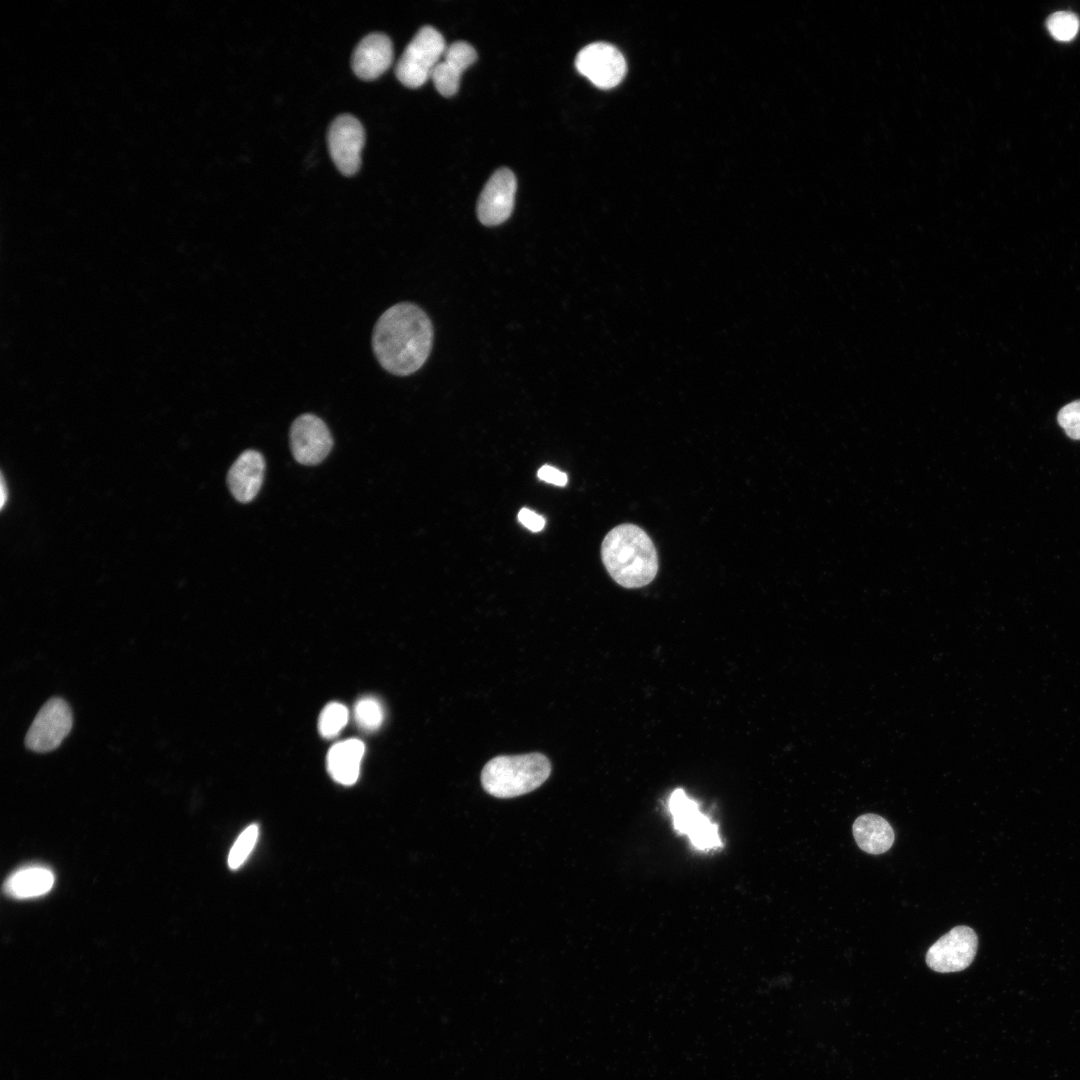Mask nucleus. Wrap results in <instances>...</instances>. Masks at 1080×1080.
Returning <instances> with one entry per match:
<instances>
[{
    "label": "nucleus",
    "mask_w": 1080,
    "mask_h": 1080,
    "mask_svg": "<svg viewBox=\"0 0 1080 1080\" xmlns=\"http://www.w3.org/2000/svg\"><path fill=\"white\" fill-rule=\"evenodd\" d=\"M433 328L428 315L412 303L389 307L377 320L372 348L379 364L389 373L407 376L419 370L429 357Z\"/></svg>",
    "instance_id": "obj_1"
},
{
    "label": "nucleus",
    "mask_w": 1080,
    "mask_h": 1080,
    "mask_svg": "<svg viewBox=\"0 0 1080 1080\" xmlns=\"http://www.w3.org/2000/svg\"><path fill=\"white\" fill-rule=\"evenodd\" d=\"M602 562L612 579L625 588H640L658 572L656 548L639 526L625 523L611 529L601 546Z\"/></svg>",
    "instance_id": "obj_2"
},
{
    "label": "nucleus",
    "mask_w": 1080,
    "mask_h": 1080,
    "mask_svg": "<svg viewBox=\"0 0 1080 1080\" xmlns=\"http://www.w3.org/2000/svg\"><path fill=\"white\" fill-rule=\"evenodd\" d=\"M550 772L548 758L540 753L498 756L484 766L481 782L488 794L497 798H513L538 788Z\"/></svg>",
    "instance_id": "obj_3"
},
{
    "label": "nucleus",
    "mask_w": 1080,
    "mask_h": 1080,
    "mask_svg": "<svg viewBox=\"0 0 1080 1080\" xmlns=\"http://www.w3.org/2000/svg\"><path fill=\"white\" fill-rule=\"evenodd\" d=\"M446 48L445 40L439 31L431 26L422 27L397 62L395 73L398 80L406 87L422 86L431 78Z\"/></svg>",
    "instance_id": "obj_4"
},
{
    "label": "nucleus",
    "mask_w": 1080,
    "mask_h": 1080,
    "mask_svg": "<svg viewBox=\"0 0 1080 1080\" xmlns=\"http://www.w3.org/2000/svg\"><path fill=\"white\" fill-rule=\"evenodd\" d=\"M73 716L69 704L60 697L48 700L37 713L25 737V745L34 752L56 749L70 733Z\"/></svg>",
    "instance_id": "obj_5"
},
{
    "label": "nucleus",
    "mask_w": 1080,
    "mask_h": 1080,
    "mask_svg": "<svg viewBox=\"0 0 1080 1080\" xmlns=\"http://www.w3.org/2000/svg\"><path fill=\"white\" fill-rule=\"evenodd\" d=\"M978 938L968 926H956L941 936L926 953L928 967L939 973L967 968L976 955Z\"/></svg>",
    "instance_id": "obj_6"
},
{
    "label": "nucleus",
    "mask_w": 1080,
    "mask_h": 1080,
    "mask_svg": "<svg viewBox=\"0 0 1080 1080\" xmlns=\"http://www.w3.org/2000/svg\"><path fill=\"white\" fill-rule=\"evenodd\" d=\"M575 66L581 75L601 89L617 86L627 71L622 53L605 42L591 43L582 48L576 56Z\"/></svg>",
    "instance_id": "obj_7"
},
{
    "label": "nucleus",
    "mask_w": 1080,
    "mask_h": 1080,
    "mask_svg": "<svg viewBox=\"0 0 1080 1080\" xmlns=\"http://www.w3.org/2000/svg\"><path fill=\"white\" fill-rule=\"evenodd\" d=\"M328 148L338 170L347 176L355 174L361 165V151L365 142L362 124L354 116H338L328 131Z\"/></svg>",
    "instance_id": "obj_8"
},
{
    "label": "nucleus",
    "mask_w": 1080,
    "mask_h": 1080,
    "mask_svg": "<svg viewBox=\"0 0 1080 1080\" xmlns=\"http://www.w3.org/2000/svg\"><path fill=\"white\" fill-rule=\"evenodd\" d=\"M290 447L297 462L316 465L331 451L333 438L321 418L306 413L297 417L291 425Z\"/></svg>",
    "instance_id": "obj_9"
},
{
    "label": "nucleus",
    "mask_w": 1080,
    "mask_h": 1080,
    "mask_svg": "<svg viewBox=\"0 0 1080 1080\" xmlns=\"http://www.w3.org/2000/svg\"><path fill=\"white\" fill-rule=\"evenodd\" d=\"M669 810L675 828L687 834L695 847L710 850L721 845L717 826L700 812L697 803L682 789H676L671 794Z\"/></svg>",
    "instance_id": "obj_10"
},
{
    "label": "nucleus",
    "mask_w": 1080,
    "mask_h": 1080,
    "mask_svg": "<svg viewBox=\"0 0 1080 1080\" xmlns=\"http://www.w3.org/2000/svg\"><path fill=\"white\" fill-rule=\"evenodd\" d=\"M517 180L508 168L495 171L484 188L477 202V217L485 226H496L505 222L511 215Z\"/></svg>",
    "instance_id": "obj_11"
},
{
    "label": "nucleus",
    "mask_w": 1080,
    "mask_h": 1080,
    "mask_svg": "<svg viewBox=\"0 0 1080 1080\" xmlns=\"http://www.w3.org/2000/svg\"><path fill=\"white\" fill-rule=\"evenodd\" d=\"M392 61L393 46L390 38L382 33H372L356 46L351 66L359 78L373 80L386 72Z\"/></svg>",
    "instance_id": "obj_12"
},
{
    "label": "nucleus",
    "mask_w": 1080,
    "mask_h": 1080,
    "mask_svg": "<svg viewBox=\"0 0 1080 1080\" xmlns=\"http://www.w3.org/2000/svg\"><path fill=\"white\" fill-rule=\"evenodd\" d=\"M476 59L477 53L469 43L457 41L449 45L431 75L437 91L446 97L454 95L458 91L462 73Z\"/></svg>",
    "instance_id": "obj_13"
},
{
    "label": "nucleus",
    "mask_w": 1080,
    "mask_h": 1080,
    "mask_svg": "<svg viewBox=\"0 0 1080 1080\" xmlns=\"http://www.w3.org/2000/svg\"><path fill=\"white\" fill-rule=\"evenodd\" d=\"M265 461L256 450H246L232 464L227 475L231 494L241 503L252 501L258 494L264 477Z\"/></svg>",
    "instance_id": "obj_14"
},
{
    "label": "nucleus",
    "mask_w": 1080,
    "mask_h": 1080,
    "mask_svg": "<svg viewBox=\"0 0 1080 1080\" xmlns=\"http://www.w3.org/2000/svg\"><path fill=\"white\" fill-rule=\"evenodd\" d=\"M857 845L866 853L879 855L888 851L894 843V830L888 821L877 814L859 816L852 826Z\"/></svg>",
    "instance_id": "obj_15"
},
{
    "label": "nucleus",
    "mask_w": 1080,
    "mask_h": 1080,
    "mask_svg": "<svg viewBox=\"0 0 1080 1080\" xmlns=\"http://www.w3.org/2000/svg\"><path fill=\"white\" fill-rule=\"evenodd\" d=\"M364 750L363 742L358 739H348L333 745L327 755V768L331 777L343 785L354 784L359 776Z\"/></svg>",
    "instance_id": "obj_16"
},
{
    "label": "nucleus",
    "mask_w": 1080,
    "mask_h": 1080,
    "mask_svg": "<svg viewBox=\"0 0 1080 1080\" xmlns=\"http://www.w3.org/2000/svg\"><path fill=\"white\" fill-rule=\"evenodd\" d=\"M54 884L53 873L41 866H30L14 872L5 882L4 891L14 898H31L46 894Z\"/></svg>",
    "instance_id": "obj_17"
},
{
    "label": "nucleus",
    "mask_w": 1080,
    "mask_h": 1080,
    "mask_svg": "<svg viewBox=\"0 0 1080 1080\" xmlns=\"http://www.w3.org/2000/svg\"><path fill=\"white\" fill-rule=\"evenodd\" d=\"M354 718L359 728L371 732L378 729L384 719L381 703L374 697H363L355 705Z\"/></svg>",
    "instance_id": "obj_18"
},
{
    "label": "nucleus",
    "mask_w": 1080,
    "mask_h": 1080,
    "mask_svg": "<svg viewBox=\"0 0 1080 1080\" xmlns=\"http://www.w3.org/2000/svg\"><path fill=\"white\" fill-rule=\"evenodd\" d=\"M348 717L349 712L343 704L333 702L326 705L319 717L320 734L325 738L335 737L346 725Z\"/></svg>",
    "instance_id": "obj_19"
},
{
    "label": "nucleus",
    "mask_w": 1080,
    "mask_h": 1080,
    "mask_svg": "<svg viewBox=\"0 0 1080 1080\" xmlns=\"http://www.w3.org/2000/svg\"><path fill=\"white\" fill-rule=\"evenodd\" d=\"M1047 28L1056 40L1069 41L1079 30V19L1071 12H1055L1047 19Z\"/></svg>",
    "instance_id": "obj_20"
},
{
    "label": "nucleus",
    "mask_w": 1080,
    "mask_h": 1080,
    "mask_svg": "<svg viewBox=\"0 0 1080 1080\" xmlns=\"http://www.w3.org/2000/svg\"><path fill=\"white\" fill-rule=\"evenodd\" d=\"M258 834V826L252 824L239 835L228 855L231 869H237L245 862L257 842Z\"/></svg>",
    "instance_id": "obj_21"
},
{
    "label": "nucleus",
    "mask_w": 1080,
    "mask_h": 1080,
    "mask_svg": "<svg viewBox=\"0 0 1080 1080\" xmlns=\"http://www.w3.org/2000/svg\"><path fill=\"white\" fill-rule=\"evenodd\" d=\"M1057 420L1068 437L1080 440V400L1073 401L1062 407Z\"/></svg>",
    "instance_id": "obj_22"
},
{
    "label": "nucleus",
    "mask_w": 1080,
    "mask_h": 1080,
    "mask_svg": "<svg viewBox=\"0 0 1080 1080\" xmlns=\"http://www.w3.org/2000/svg\"><path fill=\"white\" fill-rule=\"evenodd\" d=\"M519 522L532 532H538L545 526V518L528 508H522L518 513Z\"/></svg>",
    "instance_id": "obj_23"
},
{
    "label": "nucleus",
    "mask_w": 1080,
    "mask_h": 1080,
    "mask_svg": "<svg viewBox=\"0 0 1080 1080\" xmlns=\"http://www.w3.org/2000/svg\"><path fill=\"white\" fill-rule=\"evenodd\" d=\"M537 476L539 479L556 486H565L568 481V477L564 472L550 465L542 466L538 470Z\"/></svg>",
    "instance_id": "obj_24"
},
{
    "label": "nucleus",
    "mask_w": 1080,
    "mask_h": 1080,
    "mask_svg": "<svg viewBox=\"0 0 1080 1080\" xmlns=\"http://www.w3.org/2000/svg\"><path fill=\"white\" fill-rule=\"evenodd\" d=\"M0 489H1V508H3V506H4V504H5V501H6V486H5V481H4V477H3V476H1V486H0Z\"/></svg>",
    "instance_id": "obj_25"
}]
</instances>
